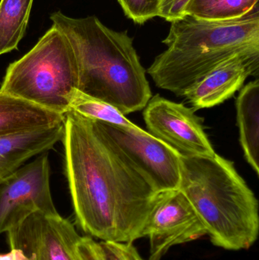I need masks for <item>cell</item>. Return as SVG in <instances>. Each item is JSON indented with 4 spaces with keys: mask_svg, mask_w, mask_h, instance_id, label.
<instances>
[{
    "mask_svg": "<svg viewBox=\"0 0 259 260\" xmlns=\"http://www.w3.org/2000/svg\"><path fill=\"white\" fill-rule=\"evenodd\" d=\"M125 15L138 24L158 17L160 0H117Z\"/></svg>",
    "mask_w": 259,
    "mask_h": 260,
    "instance_id": "cell-18",
    "label": "cell"
},
{
    "mask_svg": "<svg viewBox=\"0 0 259 260\" xmlns=\"http://www.w3.org/2000/svg\"><path fill=\"white\" fill-rule=\"evenodd\" d=\"M207 235L193 205L179 189L158 193L141 232L150 243L149 260H161L175 246Z\"/></svg>",
    "mask_w": 259,
    "mask_h": 260,
    "instance_id": "cell-9",
    "label": "cell"
},
{
    "mask_svg": "<svg viewBox=\"0 0 259 260\" xmlns=\"http://www.w3.org/2000/svg\"><path fill=\"white\" fill-rule=\"evenodd\" d=\"M69 40L79 66V91L117 108L123 115L141 111L152 98L145 71L127 30L109 28L96 16L50 15Z\"/></svg>",
    "mask_w": 259,
    "mask_h": 260,
    "instance_id": "cell-2",
    "label": "cell"
},
{
    "mask_svg": "<svg viewBox=\"0 0 259 260\" xmlns=\"http://www.w3.org/2000/svg\"><path fill=\"white\" fill-rule=\"evenodd\" d=\"M167 49L147 69L155 85L183 97L201 78L239 53L259 51V9L241 18L208 21L190 15L172 21Z\"/></svg>",
    "mask_w": 259,
    "mask_h": 260,
    "instance_id": "cell-3",
    "label": "cell"
},
{
    "mask_svg": "<svg viewBox=\"0 0 259 260\" xmlns=\"http://www.w3.org/2000/svg\"><path fill=\"white\" fill-rule=\"evenodd\" d=\"M237 124L245 157L255 174H259V82L243 87L237 99Z\"/></svg>",
    "mask_w": 259,
    "mask_h": 260,
    "instance_id": "cell-14",
    "label": "cell"
},
{
    "mask_svg": "<svg viewBox=\"0 0 259 260\" xmlns=\"http://www.w3.org/2000/svg\"><path fill=\"white\" fill-rule=\"evenodd\" d=\"M65 115L0 91V136L63 123Z\"/></svg>",
    "mask_w": 259,
    "mask_h": 260,
    "instance_id": "cell-13",
    "label": "cell"
},
{
    "mask_svg": "<svg viewBox=\"0 0 259 260\" xmlns=\"http://www.w3.org/2000/svg\"><path fill=\"white\" fill-rule=\"evenodd\" d=\"M0 260H28L22 250L17 248H11L6 253H0Z\"/></svg>",
    "mask_w": 259,
    "mask_h": 260,
    "instance_id": "cell-21",
    "label": "cell"
},
{
    "mask_svg": "<svg viewBox=\"0 0 259 260\" xmlns=\"http://www.w3.org/2000/svg\"><path fill=\"white\" fill-rule=\"evenodd\" d=\"M94 121L158 192L179 189L181 155L177 151L138 126L128 127Z\"/></svg>",
    "mask_w": 259,
    "mask_h": 260,
    "instance_id": "cell-7",
    "label": "cell"
},
{
    "mask_svg": "<svg viewBox=\"0 0 259 260\" xmlns=\"http://www.w3.org/2000/svg\"><path fill=\"white\" fill-rule=\"evenodd\" d=\"M259 51L239 53L201 78L183 97L195 110L217 106L231 99L252 75L258 74Z\"/></svg>",
    "mask_w": 259,
    "mask_h": 260,
    "instance_id": "cell-11",
    "label": "cell"
},
{
    "mask_svg": "<svg viewBox=\"0 0 259 260\" xmlns=\"http://www.w3.org/2000/svg\"><path fill=\"white\" fill-rule=\"evenodd\" d=\"M63 136L64 123L0 136V181L13 174L29 159L53 149Z\"/></svg>",
    "mask_w": 259,
    "mask_h": 260,
    "instance_id": "cell-12",
    "label": "cell"
},
{
    "mask_svg": "<svg viewBox=\"0 0 259 260\" xmlns=\"http://www.w3.org/2000/svg\"><path fill=\"white\" fill-rule=\"evenodd\" d=\"M36 212L58 213L50 189L48 152L0 181V235Z\"/></svg>",
    "mask_w": 259,
    "mask_h": 260,
    "instance_id": "cell-8",
    "label": "cell"
},
{
    "mask_svg": "<svg viewBox=\"0 0 259 260\" xmlns=\"http://www.w3.org/2000/svg\"><path fill=\"white\" fill-rule=\"evenodd\" d=\"M143 117L150 134L181 155H216L200 119L192 108L156 95L147 102Z\"/></svg>",
    "mask_w": 259,
    "mask_h": 260,
    "instance_id": "cell-10",
    "label": "cell"
},
{
    "mask_svg": "<svg viewBox=\"0 0 259 260\" xmlns=\"http://www.w3.org/2000/svg\"><path fill=\"white\" fill-rule=\"evenodd\" d=\"M98 246L101 260H144L133 243L100 241Z\"/></svg>",
    "mask_w": 259,
    "mask_h": 260,
    "instance_id": "cell-19",
    "label": "cell"
},
{
    "mask_svg": "<svg viewBox=\"0 0 259 260\" xmlns=\"http://www.w3.org/2000/svg\"><path fill=\"white\" fill-rule=\"evenodd\" d=\"M258 8V0H190L186 15L208 21L241 18Z\"/></svg>",
    "mask_w": 259,
    "mask_h": 260,
    "instance_id": "cell-16",
    "label": "cell"
},
{
    "mask_svg": "<svg viewBox=\"0 0 259 260\" xmlns=\"http://www.w3.org/2000/svg\"><path fill=\"white\" fill-rule=\"evenodd\" d=\"M62 142L78 225L100 241L133 243L141 238L159 192L94 120L68 111Z\"/></svg>",
    "mask_w": 259,
    "mask_h": 260,
    "instance_id": "cell-1",
    "label": "cell"
},
{
    "mask_svg": "<svg viewBox=\"0 0 259 260\" xmlns=\"http://www.w3.org/2000/svg\"><path fill=\"white\" fill-rule=\"evenodd\" d=\"M86 118L99 120L111 124L135 127V123L129 121L117 108L77 91L71 104V110Z\"/></svg>",
    "mask_w": 259,
    "mask_h": 260,
    "instance_id": "cell-17",
    "label": "cell"
},
{
    "mask_svg": "<svg viewBox=\"0 0 259 260\" xmlns=\"http://www.w3.org/2000/svg\"><path fill=\"white\" fill-rule=\"evenodd\" d=\"M79 79L72 46L53 25L28 53L9 66L0 91L65 115L79 91Z\"/></svg>",
    "mask_w": 259,
    "mask_h": 260,
    "instance_id": "cell-5",
    "label": "cell"
},
{
    "mask_svg": "<svg viewBox=\"0 0 259 260\" xmlns=\"http://www.w3.org/2000/svg\"><path fill=\"white\" fill-rule=\"evenodd\" d=\"M11 248L22 250L28 260H101L98 242L79 235L59 213L36 212L7 232Z\"/></svg>",
    "mask_w": 259,
    "mask_h": 260,
    "instance_id": "cell-6",
    "label": "cell"
},
{
    "mask_svg": "<svg viewBox=\"0 0 259 260\" xmlns=\"http://www.w3.org/2000/svg\"><path fill=\"white\" fill-rule=\"evenodd\" d=\"M33 1H0V56L18 49L27 29Z\"/></svg>",
    "mask_w": 259,
    "mask_h": 260,
    "instance_id": "cell-15",
    "label": "cell"
},
{
    "mask_svg": "<svg viewBox=\"0 0 259 260\" xmlns=\"http://www.w3.org/2000/svg\"><path fill=\"white\" fill-rule=\"evenodd\" d=\"M180 157L179 189L193 205L211 243L234 251L250 248L258 237V202L234 163L217 154Z\"/></svg>",
    "mask_w": 259,
    "mask_h": 260,
    "instance_id": "cell-4",
    "label": "cell"
},
{
    "mask_svg": "<svg viewBox=\"0 0 259 260\" xmlns=\"http://www.w3.org/2000/svg\"><path fill=\"white\" fill-rule=\"evenodd\" d=\"M190 0H160L158 17L166 21H176L185 16L186 7Z\"/></svg>",
    "mask_w": 259,
    "mask_h": 260,
    "instance_id": "cell-20",
    "label": "cell"
}]
</instances>
